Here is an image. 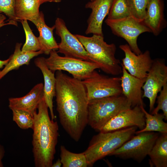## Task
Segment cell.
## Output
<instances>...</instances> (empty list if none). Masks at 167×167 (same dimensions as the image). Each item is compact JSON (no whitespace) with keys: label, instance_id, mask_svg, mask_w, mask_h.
Returning a JSON list of instances; mask_svg holds the SVG:
<instances>
[{"label":"cell","instance_id":"cell-1","mask_svg":"<svg viewBox=\"0 0 167 167\" xmlns=\"http://www.w3.org/2000/svg\"><path fill=\"white\" fill-rule=\"evenodd\" d=\"M55 96L57 110L62 127L75 141L88 124V100L82 81L62 71H56Z\"/></svg>","mask_w":167,"mask_h":167},{"label":"cell","instance_id":"cell-2","mask_svg":"<svg viewBox=\"0 0 167 167\" xmlns=\"http://www.w3.org/2000/svg\"><path fill=\"white\" fill-rule=\"evenodd\" d=\"M33 114L32 152L35 166L51 167L59 135L56 121L50 118L48 107L43 97Z\"/></svg>","mask_w":167,"mask_h":167},{"label":"cell","instance_id":"cell-3","mask_svg":"<svg viewBox=\"0 0 167 167\" xmlns=\"http://www.w3.org/2000/svg\"><path fill=\"white\" fill-rule=\"evenodd\" d=\"M83 45L92 62L98 65L104 72L118 76L122 72L120 60L115 54L116 47L114 43L107 44L103 36L93 34L91 37L75 35Z\"/></svg>","mask_w":167,"mask_h":167},{"label":"cell","instance_id":"cell-4","mask_svg":"<svg viewBox=\"0 0 167 167\" xmlns=\"http://www.w3.org/2000/svg\"><path fill=\"white\" fill-rule=\"evenodd\" d=\"M137 127L132 126L108 132H101L92 137L88 148L83 152L88 166L109 155L135 134Z\"/></svg>","mask_w":167,"mask_h":167},{"label":"cell","instance_id":"cell-5","mask_svg":"<svg viewBox=\"0 0 167 167\" xmlns=\"http://www.w3.org/2000/svg\"><path fill=\"white\" fill-rule=\"evenodd\" d=\"M131 108V104L122 94L90 100L88 105V124L99 131L120 112Z\"/></svg>","mask_w":167,"mask_h":167},{"label":"cell","instance_id":"cell-6","mask_svg":"<svg viewBox=\"0 0 167 167\" xmlns=\"http://www.w3.org/2000/svg\"><path fill=\"white\" fill-rule=\"evenodd\" d=\"M45 58L48 68L54 73L64 71L71 74L73 77L83 81L89 78L96 69H100L96 63L77 58L59 56L56 50H52Z\"/></svg>","mask_w":167,"mask_h":167},{"label":"cell","instance_id":"cell-7","mask_svg":"<svg viewBox=\"0 0 167 167\" xmlns=\"http://www.w3.org/2000/svg\"><path fill=\"white\" fill-rule=\"evenodd\" d=\"M136 134L109 156H114L124 159H131L138 162L142 161L148 155L159 135L154 132Z\"/></svg>","mask_w":167,"mask_h":167},{"label":"cell","instance_id":"cell-8","mask_svg":"<svg viewBox=\"0 0 167 167\" xmlns=\"http://www.w3.org/2000/svg\"><path fill=\"white\" fill-rule=\"evenodd\" d=\"M105 22L115 35L125 40L131 50L135 54L142 53L137 44V39L141 34L151 32L144 24L132 16L116 19H107Z\"/></svg>","mask_w":167,"mask_h":167},{"label":"cell","instance_id":"cell-9","mask_svg":"<svg viewBox=\"0 0 167 167\" xmlns=\"http://www.w3.org/2000/svg\"><path fill=\"white\" fill-rule=\"evenodd\" d=\"M82 81L88 101L122 94L120 77H109L95 70L89 78Z\"/></svg>","mask_w":167,"mask_h":167},{"label":"cell","instance_id":"cell-10","mask_svg":"<svg viewBox=\"0 0 167 167\" xmlns=\"http://www.w3.org/2000/svg\"><path fill=\"white\" fill-rule=\"evenodd\" d=\"M167 84V66L163 59H153L152 66L147 73L143 86V98L149 101V112L154 108L158 94Z\"/></svg>","mask_w":167,"mask_h":167},{"label":"cell","instance_id":"cell-11","mask_svg":"<svg viewBox=\"0 0 167 167\" xmlns=\"http://www.w3.org/2000/svg\"><path fill=\"white\" fill-rule=\"evenodd\" d=\"M56 33L61 38L57 52L65 56L92 62L83 45L67 29L64 21L58 18L55 24Z\"/></svg>","mask_w":167,"mask_h":167},{"label":"cell","instance_id":"cell-12","mask_svg":"<svg viewBox=\"0 0 167 167\" xmlns=\"http://www.w3.org/2000/svg\"><path fill=\"white\" fill-rule=\"evenodd\" d=\"M119 48L125 54L121 64L126 70L130 74L137 78H145L153 60L149 51L147 50L137 55L131 50L127 44L120 45Z\"/></svg>","mask_w":167,"mask_h":167},{"label":"cell","instance_id":"cell-13","mask_svg":"<svg viewBox=\"0 0 167 167\" xmlns=\"http://www.w3.org/2000/svg\"><path fill=\"white\" fill-rule=\"evenodd\" d=\"M144 113L136 106L124 110L111 119L99 132H108L136 126L141 130L145 126Z\"/></svg>","mask_w":167,"mask_h":167},{"label":"cell","instance_id":"cell-14","mask_svg":"<svg viewBox=\"0 0 167 167\" xmlns=\"http://www.w3.org/2000/svg\"><path fill=\"white\" fill-rule=\"evenodd\" d=\"M112 2V0H94L86 4V8L92 10L87 20L86 34L92 33L103 36L102 30L103 22L109 13Z\"/></svg>","mask_w":167,"mask_h":167},{"label":"cell","instance_id":"cell-15","mask_svg":"<svg viewBox=\"0 0 167 167\" xmlns=\"http://www.w3.org/2000/svg\"><path fill=\"white\" fill-rule=\"evenodd\" d=\"M122 75L121 87L122 94L131 103V107L136 106L144 107L143 100L142 87L145 78L141 79L130 74L121 64Z\"/></svg>","mask_w":167,"mask_h":167},{"label":"cell","instance_id":"cell-16","mask_svg":"<svg viewBox=\"0 0 167 167\" xmlns=\"http://www.w3.org/2000/svg\"><path fill=\"white\" fill-rule=\"evenodd\" d=\"M163 0H149L143 22L155 36L159 35L166 27Z\"/></svg>","mask_w":167,"mask_h":167},{"label":"cell","instance_id":"cell-17","mask_svg":"<svg viewBox=\"0 0 167 167\" xmlns=\"http://www.w3.org/2000/svg\"><path fill=\"white\" fill-rule=\"evenodd\" d=\"M43 84H38L26 95L18 98L9 99V107L11 109L27 111L33 115L36 111L38 105L43 97Z\"/></svg>","mask_w":167,"mask_h":167},{"label":"cell","instance_id":"cell-18","mask_svg":"<svg viewBox=\"0 0 167 167\" xmlns=\"http://www.w3.org/2000/svg\"><path fill=\"white\" fill-rule=\"evenodd\" d=\"M45 59L44 57L37 58L35 59L34 63L40 69L43 75V97L49 109L51 119L54 120L55 116L53 110V99L55 96L56 78L54 73L48 67Z\"/></svg>","mask_w":167,"mask_h":167},{"label":"cell","instance_id":"cell-19","mask_svg":"<svg viewBox=\"0 0 167 167\" xmlns=\"http://www.w3.org/2000/svg\"><path fill=\"white\" fill-rule=\"evenodd\" d=\"M32 22L35 25L39 32V36L38 38L41 46V50L43 54H49L51 51L58 50V44L53 35L55 25L50 27L46 24L44 15L42 12H40L37 19Z\"/></svg>","mask_w":167,"mask_h":167},{"label":"cell","instance_id":"cell-20","mask_svg":"<svg viewBox=\"0 0 167 167\" xmlns=\"http://www.w3.org/2000/svg\"><path fill=\"white\" fill-rule=\"evenodd\" d=\"M22 44L17 43L13 54L4 69L0 71V79L10 71L17 69L20 66L29 64L33 58L43 54L41 50L37 51H23L21 49Z\"/></svg>","mask_w":167,"mask_h":167},{"label":"cell","instance_id":"cell-21","mask_svg":"<svg viewBox=\"0 0 167 167\" xmlns=\"http://www.w3.org/2000/svg\"><path fill=\"white\" fill-rule=\"evenodd\" d=\"M39 0H16L15 13L16 20H29L32 22L38 17L41 5Z\"/></svg>","mask_w":167,"mask_h":167},{"label":"cell","instance_id":"cell-22","mask_svg":"<svg viewBox=\"0 0 167 167\" xmlns=\"http://www.w3.org/2000/svg\"><path fill=\"white\" fill-rule=\"evenodd\" d=\"M148 156L150 165L167 167V134L159 136Z\"/></svg>","mask_w":167,"mask_h":167},{"label":"cell","instance_id":"cell-23","mask_svg":"<svg viewBox=\"0 0 167 167\" xmlns=\"http://www.w3.org/2000/svg\"><path fill=\"white\" fill-rule=\"evenodd\" d=\"M140 107L145 115V125L143 129L136 131L135 134L154 131L158 132L161 134H167V123L163 121L165 118L163 113L150 114L145 110L144 107L140 106Z\"/></svg>","mask_w":167,"mask_h":167},{"label":"cell","instance_id":"cell-24","mask_svg":"<svg viewBox=\"0 0 167 167\" xmlns=\"http://www.w3.org/2000/svg\"><path fill=\"white\" fill-rule=\"evenodd\" d=\"M60 160L63 167H87L88 166L84 153L70 152L64 146H60Z\"/></svg>","mask_w":167,"mask_h":167},{"label":"cell","instance_id":"cell-25","mask_svg":"<svg viewBox=\"0 0 167 167\" xmlns=\"http://www.w3.org/2000/svg\"><path fill=\"white\" fill-rule=\"evenodd\" d=\"M107 19H116L131 16L127 0H112Z\"/></svg>","mask_w":167,"mask_h":167},{"label":"cell","instance_id":"cell-26","mask_svg":"<svg viewBox=\"0 0 167 167\" xmlns=\"http://www.w3.org/2000/svg\"><path fill=\"white\" fill-rule=\"evenodd\" d=\"M26 36L25 42L21 50L23 51H37L41 50L38 39L32 32L27 20L20 21Z\"/></svg>","mask_w":167,"mask_h":167},{"label":"cell","instance_id":"cell-27","mask_svg":"<svg viewBox=\"0 0 167 167\" xmlns=\"http://www.w3.org/2000/svg\"><path fill=\"white\" fill-rule=\"evenodd\" d=\"M13 120L21 129H32L34 124L33 115L30 112L23 110L13 109Z\"/></svg>","mask_w":167,"mask_h":167},{"label":"cell","instance_id":"cell-28","mask_svg":"<svg viewBox=\"0 0 167 167\" xmlns=\"http://www.w3.org/2000/svg\"><path fill=\"white\" fill-rule=\"evenodd\" d=\"M149 0H127L131 16L139 21H143Z\"/></svg>","mask_w":167,"mask_h":167},{"label":"cell","instance_id":"cell-29","mask_svg":"<svg viewBox=\"0 0 167 167\" xmlns=\"http://www.w3.org/2000/svg\"><path fill=\"white\" fill-rule=\"evenodd\" d=\"M159 96H157V105L151 112L152 114L158 113L160 110H162L165 116V119H167V84H165L160 91Z\"/></svg>","mask_w":167,"mask_h":167},{"label":"cell","instance_id":"cell-30","mask_svg":"<svg viewBox=\"0 0 167 167\" xmlns=\"http://www.w3.org/2000/svg\"><path fill=\"white\" fill-rule=\"evenodd\" d=\"M15 0H0V13H4L14 21L16 20L15 13Z\"/></svg>","mask_w":167,"mask_h":167},{"label":"cell","instance_id":"cell-31","mask_svg":"<svg viewBox=\"0 0 167 167\" xmlns=\"http://www.w3.org/2000/svg\"><path fill=\"white\" fill-rule=\"evenodd\" d=\"M5 153V150L4 147L0 144V167H3L2 159L4 156Z\"/></svg>","mask_w":167,"mask_h":167},{"label":"cell","instance_id":"cell-32","mask_svg":"<svg viewBox=\"0 0 167 167\" xmlns=\"http://www.w3.org/2000/svg\"><path fill=\"white\" fill-rule=\"evenodd\" d=\"M62 165V163L60 159H58L54 163H53L51 167H60Z\"/></svg>","mask_w":167,"mask_h":167},{"label":"cell","instance_id":"cell-33","mask_svg":"<svg viewBox=\"0 0 167 167\" xmlns=\"http://www.w3.org/2000/svg\"><path fill=\"white\" fill-rule=\"evenodd\" d=\"M10 59V58L5 60H0V69L2 68L4 66H5L8 62Z\"/></svg>","mask_w":167,"mask_h":167},{"label":"cell","instance_id":"cell-34","mask_svg":"<svg viewBox=\"0 0 167 167\" xmlns=\"http://www.w3.org/2000/svg\"><path fill=\"white\" fill-rule=\"evenodd\" d=\"M62 0H41V4L47 2H58L61 1Z\"/></svg>","mask_w":167,"mask_h":167},{"label":"cell","instance_id":"cell-35","mask_svg":"<svg viewBox=\"0 0 167 167\" xmlns=\"http://www.w3.org/2000/svg\"><path fill=\"white\" fill-rule=\"evenodd\" d=\"M94 0H90V1H94Z\"/></svg>","mask_w":167,"mask_h":167},{"label":"cell","instance_id":"cell-36","mask_svg":"<svg viewBox=\"0 0 167 167\" xmlns=\"http://www.w3.org/2000/svg\"><path fill=\"white\" fill-rule=\"evenodd\" d=\"M40 0V1H41V0Z\"/></svg>","mask_w":167,"mask_h":167}]
</instances>
